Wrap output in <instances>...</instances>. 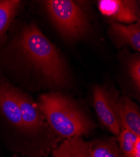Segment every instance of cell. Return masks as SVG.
Instances as JSON below:
<instances>
[{"label": "cell", "instance_id": "obj_14", "mask_svg": "<svg viewBox=\"0 0 140 157\" xmlns=\"http://www.w3.org/2000/svg\"><path fill=\"white\" fill-rule=\"evenodd\" d=\"M13 157H20L19 156H18L17 155H16V154H13ZM45 157H48V156H45Z\"/></svg>", "mask_w": 140, "mask_h": 157}, {"label": "cell", "instance_id": "obj_2", "mask_svg": "<svg viewBox=\"0 0 140 157\" xmlns=\"http://www.w3.org/2000/svg\"><path fill=\"white\" fill-rule=\"evenodd\" d=\"M50 128L62 140L90 135L97 124L80 101L59 91L41 94L37 102Z\"/></svg>", "mask_w": 140, "mask_h": 157}, {"label": "cell", "instance_id": "obj_10", "mask_svg": "<svg viewBox=\"0 0 140 157\" xmlns=\"http://www.w3.org/2000/svg\"><path fill=\"white\" fill-rule=\"evenodd\" d=\"M91 157H124L116 137H107L91 141Z\"/></svg>", "mask_w": 140, "mask_h": 157}, {"label": "cell", "instance_id": "obj_12", "mask_svg": "<svg viewBox=\"0 0 140 157\" xmlns=\"http://www.w3.org/2000/svg\"><path fill=\"white\" fill-rule=\"evenodd\" d=\"M126 71L131 80L133 94L139 101L140 94V57L139 54L131 55L127 60Z\"/></svg>", "mask_w": 140, "mask_h": 157}, {"label": "cell", "instance_id": "obj_13", "mask_svg": "<svg viewBox=\"0 0 140 157\" xmlns=\"http://www.w3.org/2000/svg\"><path fill=\"white\" fill-rule=\"evenodd\" d=\"M140 138L130 131L121 129L116 137L118 145L124 157H132L133 149L137 140Z\"/></svg>", "mask_w": 140, "mask_h": 157}, {"label": "cell", "instance_id": "obj_3", "mask_svg": "<svg viewBox=\"0 0 140 157\" xmlns=\"http://www.w3.org/2000/svg\"><path fill=\"white\" fill-rule=\"evenodd\" d=\"M45 8L51 21L60 35L73 40L84 36L90 25L80 6L70 0H48Z\"/></svg>", "mask_w": 140, "mask_h": 157}, {"label": "cell", "instance_id": "obj_9", "mask_svg": "<svg viewBox=\"0 0 140 157\" xmlns=\"http://www.w3.org/2000/svg\"><path fill=\"white\" fill-rule=\"evenodd\" d=\"M121 129H126L140 136V110L138 104L126 95L119 98Z\"/></svg>", "mask_w": 140, "mask_h": 157}, {"label": "cell", "instance_id": "obj_4", "mask_svg": "<svg viewBox=\"0 0 140 157\" xmlns=\"http://www.w3.org/2000/svg\"><path fill=\"white\" fill-rule=\"evenodd\" d=\"M120 96L116 87L106 84L96 85L92 91V105L99 122L115 137L121 129Z\"/></svg>", "mask_w": 140, "mask_h": 157}, {"label": "cell", "instance_id": "obj_11", "mask_svg": "<svg viewBox=\"0 0 140 157\" xmlns=\"http://www.w3.org/2000/svg\"><path fill=\"white\" fill-rule=\"evenodd\" d=\"M21 4L18 0H0V37L6 32Z\"/></svg>", "mask_w": 140, "mask_h": 157}, {"label": "cell", "instance_id": "obj_6", "mask_svg": "<svg viewBox=\"0 0 140 157\" xmlns=\"http://www.w3.org/2000/svg\"><path fill=\"white\" fill-rule=\"evenodd\" d=\"M139 1L99 0L98 8L104 16L116 23L133 24L139 20Z\"/></svg>", "mask_w": 140, "mask_h": 157}, {"label": "cell", "instance_id": "obj_8", "mask_svg": "<svg viewBox=\"0 0 140 157\" xmlns=\"http://www.w3.org/2000/svg\"><path fill=\"white\" fill-rule=\"evenodd\" d=\"M51 153L53 157H91V141L74 136L62 141Z\"/></svg>", "mask_w": 140, "mask_h": 157}, {"label": "cell", "instance_id": "obj_7", "mask_svg": "<svg viewBox=\"0 0 140 157\" xmlns=\"http://www.w3.org/2000/svg\"><path fill=\"white\" fill-rule=\"evenodd\" d=\"M108 33L118 47L128 46L138 53L140 52V20L130 25L114 22Z\"/></svg>", "mask_w": 140, "mask_h": 157}, {"label": "cell", "instance_id": "obj_5", "mask_svg": "<svg viewBox=\"0 0 140 157\" xmlns=\"http://www.w3.org/2000/svg\"><path fill=\"white\" fill-rule=\"evenodd\" d=\"M13 87V85L6 80H0V114L11 129L28 135L21 120Z\"/></svg>", "mask_w": 140, "mask_h": 157}, {"label": "cell", "instance_id": "obj_1", "mask_svg": "<svg viewBox=\"0 0 140 157\" xmlns=\"http://www.w3.org/2000/svg\"><path fill=\"white\" fill-rule=\"evenodd\" d=\"M16 47L19 60L36 75L41 89L66 93L71 88L72 78L64 57L36 24L23 28Z\"/></svg>", "mask_w": 140, "mask_h": 157}]
</instances>
